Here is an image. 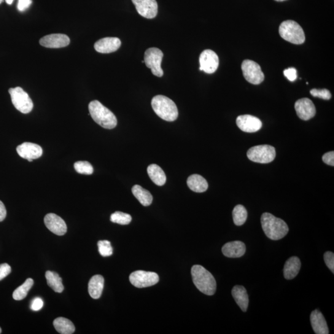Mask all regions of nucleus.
<instances>
[{"instance_id": "33", "label": "nucleus", "mask_w": 334, "mask_h": 334, "mask_svg": "<svg viewBox=\"0 0 334 334\" xmlns=\"http://www.w3.org/2000/svg\"><path fill=\"white\" fill-rule=\"evenodd\" d=\"M100 254L103 257H109L113 254V248L110 242L107 240L99 241L98 243Z\"/></svg>"}, {"instance_id": "17", "label": "nucleus", "mask_w": 334, "mask_h": 334, "mask_svg": "<svg viewBox=\"0 0 334 334\" xmlns=\"http://www.w3.org/2000/svg\"><path fill=\"white\" fill-rule=\"evenodd\" d=\"M40 44L43 47L49 48L65 47L70 43L68 36L65 34H53L48 35L40 39Z\"/></svg>"}, {"instance_id": "28", "label": "nucleus", "mask_w": 334, "mask_h": 334, "mask_svg": "<svg viewBox=\"0 0 334 334\" xmlns=\"http://www.w3.org/2000/svg\"><path fill=\"white\" fill-rule=\"evenodd\" d=\"M45 277L47 279V284L51 289L56 293L63 292L64 286L63 282H62V279L57 273L48 271L46 272Z\"/></svg>"}, {"instance_id": "38", "label": "nucleus", "mask_w": 334, "mask_h": 334, "mask_svg": "<svg viewBox=\"0 0 334 334\" xmlns=\"http://www.w3.org/2000/svg\"><path fill=\"white\" fill-rule=\"evenodd\" d=\"M44 306V301L40 298H34L32 301L31 308L32 311H38L42 308Z\"/></svg>"}, {"instance_id": "22", "label": "nucleus", "mask_w": 334, "mask_h": 334, "mask_svg": "<svg viewBox=\"0 0 334 334\" xmlns=\"http://www.w3.org/2000/svg\"><path fill=\"white\" fill-rule=\"evenodd\" d=\"M104 287V279L101 275H96L91 279L88 284V291L94 299H99L102 295Z\"/></svg>"}, {"instance_id": "24", "label": "nucleus", "mask_w": 334, "mask_h": 334, "mask_svg": "<svg viewBox=\"0 0 334 334\" xmlns=\"http://www.w3.org/2000/svg\"><path fill=\"white\" fill-rule=\"evenodd\" d=\"M187 185L191 190L196 193H204L208 189V183L201 175H191L187 180Z\"/></svg>"}, {"instance_id": "19", "label": "nucleus", "mask_w": 334, "mask_h": 334, "mask_svg": "<svg viewBox=\"0 0 334 334\" xmlns=\"http://www.w3.org/2000/svg\"><path fill=\"white\" fill-rule=\"evenodd\" d=\"M222 253L226 257L237 258L243 257L246 252V246L243 242L235 241L228 242L223 245Z\"/></svg>"}, {"instance_id": "23", "label": "nucleus", "mask_w": 334, "mask_h": 334, "mask_svg": "<svg viewBox=\"0 0 334 334\" xmlns=\"http://www.w3.org/2000/svg\"><path fill=\"white\" fill-rule=\"evenodd\" d=\"M301 261L298 257H291L286 261L284 268V276L285 279H294L300 272Z\"/></svg>"}, {"instance_id": "3", "label": "nucleus", "mask_w": 334, "mask_h": 334, "mask_svg": "<svg viewBox=\"0 0 334 334\" xmlns=\"http://www.w3.org/2000/svg\"><path fill=\"white\" fill-rule=\"evenodd\" d=\"M89 110L93 119L102 128L114 129L117 125V117L114 113L98 101H94L89 105Z\"/></svg>"}, {"instance_id": "43", "label": "nucleus", "mask_w": 334, "mask_h": 334, "mask_svg": "<svg viewBox=\"0 0 334 334\" xmlns=\"http://www.w3.org/2000/svg\"><path fill=\"white\" fill-rule=\"evenodd\" d=\"M275 1H276V2H284V1H286V0H275Z\"/></svg>"}, {"instance_id": "14", "label": "nucleus", "mask_w": 334, "mask_h": 334, "mask_svg": "<svg viewBox=\"0 0 334 334\" xmlns=\"http://www.w3.org/2000/svg\"><path fill=\"white\" fill-rule=\"evenodd\" d=\"M44 223L48 230L56 235L63 236L66 233L67 225L65 222L56 214L50 213L46 215Z\"/></svg>"}, {"instance_id": "21", "label": "nucleus", "mask_w": 334, "mask_h": 334, "mask_svg": "<svg viewBox=\"0 0 334 334\" xmlns=\"http://www.w3.org/2000/svg\"><path fill=\"white\" fill-rule=\"evenodd\" d=\"M234 300L243 312H246L248 307L249 298L246 289L241 285H236L231 291Z\"/></svg>"}, {"instance_id": "40", "label": "nucleus", "mask_w": 334, "mask_h": 334, "mask_svg": "<svg viewBox=\"0 0 334 334\" xmlns=\"http://www.w3.org/2000/svg\"><path fill=\"white\" fill-rule=\"evenodd\" d=\"M322 160L325 163L327 164V165L333 166L334 152L331 151L325 153V154L322 156Z\"/></svg>"}, {"instance_id": "7", "label": "nucleus", "mask_w": 334, "mask_h": 334, "mask_svg": "<svg viewBox=\"0 0 334 334\" xmlns=\"http://www.w3.org/2000/svg\"><path fill=\"white\" fill-rule=\"evenodd\" d=\"M276 149L269 145H261L250 148L247 156L250 160L260 163L272 162L276 157Z\"/></svg>"}, {"instance_id": "42", "label": "nucleus", "mask_w": 334, "mask_h": 334, "mask_svg": "<svg viewBox=\"0 0 334 334\" xmlns=\"http://www.w3.org/2000/svg\"><path fill=\"white\" fill-rule=\"evenodd\" d=\"M13 1H14V0H6L7 4L10 5L13 4Z\"/></svg>"}, {"instance_id": "15", "label": "nucleus", "mask_w": 334, "mask_h": 334, "mask_svg": "<svg viewBox=\"0 0 334 334\" xmlns=\"http://www.w3.org/2000/svg\"><path fill=\"white\" fill-rule=\"evenodd\" d=\"M16 150L20 157L25 158L29 161L39 158L43 154L42 148L39 145L32 142H24L18 145Z\"/></svg>"}, {"instance_id": "8", "label": "nucleus", "mask_w": 334, "mask_h": 334, "mask_svg": "<svg viewBox=\"0 0 334 334\" xmlns=\"http://www.w3.org/2000/svg\"><path fill=\"white\" fill-rule=\"evenodd\" d=\"M163 53L157 48H148L144 54V63L148 68L151 69L152 73L155 76L162 77L163 71L161 64Z\"/></svg>"}, {"instance_id": "30", "label": "nucleus", "mask_w": 334, "mask_h": 334, "mask_svg": "<svg viewBox=\"0 0 334 334\" xmlns=\"http://www.w3.org/2000/svg\"><path fill=\"white\" fill-rule=\"evenodd\" d=\"M232 215L234 223L237 226H241L246 221L247 212L243 206L237 205L233 209Z\"/></svg>"}, {"instance_id": "11", "label": "nucleus", "mask_w": 334, "mask_h": 334, "mask_svg": "<svg viewBox=\"0 0 334 334\" xmlns=\"http://www.w3.org/2000/svg\"><path fill=\"white\" fill-rule=\"evenodd\" d=\"M199 70L207 74L214 73L217 71L219 64V56L214 51L206 50L201 53L199 56Z\"/></svg>"}, {"instance_id": "26", "label": "nucleus", "mask_w": 334, "mask_h": 334, "mask_svg": "<svg viewBox=\"0 0 334 334\" xmlns=\"http://www.w3.org/2000/svg\"><path fill=\"white\" fill-rule=\"evenodd\" d=\"M132 193L139 203L144 206H149L152 204L153 197L149 191L144 189L139 185H134L132 188Z\"/></svg>"}, {"instance_id": "45", "label": "nucleus", "mask_w": 334, "mask_h": 334, "mask_svg": "<svg viewBox=\"0 0 334 334\" xmlns=\"http://www.w3.org/2000/svg\"><path fill=\"white\" fill-rule=\"evenodd\" d=\"M2 328H1V327H0V333H2Z\"/></svg>"}, {"instance_id": "4", "label": "nucleus", "mask_w": 334, "mask_h": 334, "mask_svg": "<svg viewBox=\"0 0 334 334\" xmlns=\"http://www.w3.org/2000/svg\"><path fill=\"white\" fill-rule=\"evenodd\" d=\"M151 105L155 114L166 122H174L179 117V110L176 104L167 97L161 95L155 96L152 100Z\"/></svg>"}, {"instance_id": "6", "label": "nucleus", "mask_w": 334, "mask_h": 334, "mask_svg": "<svg viewBox=\"0 0 334 334\" xmlns=\"http://www.w3.org/2000/svg\"><path fill=\"white\" fill-rule=\"evenodd\" d=\"M9 93L13 106L24 114H29L33 109L34 104L26 92L20 87L10 88Z\"/></svg>"}, {"instance_id": "32", "label": "nucleus", "mask_w": 334, "mask_h": 334, "mask_svg": "<svg viewBox=\"0 0 334 334\" xmlns=\"http://www.w3.org/2000/svg\"><path fill=\"white\" fill-rule=\"evenodd\" d=\"M75 171L78 174L83 175H92L94 172L93 166L87 161H78L74 165Z\"/></svg>"}, {"instance_id": "37", "label": "nucleus", "mask_w": 334, "mask_h": 334, "mask_svg": "<svg viewBox=\"0 0 334 334\" xmlns=\"http://www.w3.org/2000/svg\"><path fill=\"white\" fill-rule=\"evenodd\" d=\"M12 272V268L7 263L0 265V281L8 276Z\"/></svg>"}, {"instance_id": "34", "label": "nucleus", "mask_w": 334, "mask_h": 334, "mask_svg": "<svg viewBox=\"0 0 334 334\" xmlns=\"http://www.w3.org/2000/svg\"><path fill=\"white\" fill-rule=\"evenodd\" d=\"M310 93L311 96L314 98H318L324 100H330L331 99V94L329 91L326 89H323V90H317V89H313L311 90Z\"/></svg>"}, {"instance_id": "36", "label": "nucleus", "mask_w": 334, "mask_h": 334, "mask_svg": "<svg viewBox=\"0 0 334 334\" xmlns=\"http://www.w3.org/2000/svg\"><path fill=\"white\" fill-rule=\"evenodd\" d=\"M284 74L291 82L295 81L297 78V71L293 67L284 70Z\"/></svg>"}, {"instance_id": "1", "label": "nucleus", "mask_w": 334, "mask_h": 334, "mask_svg": "<svg viewBox=\"0 0 334 334\" xmlns=\"http://www.w3.org/2000/svg\"><path fill=\"white\" fill-rule=\"evenodd\" d=\"M261 221L263 230L269 239L279 240L289 233V229L287 223L270 213H264Z\"/></svg>"}, {"instance_id": "5", "label": "nucleus", "mask_w": 334, "mask_h": 334, "mask_svg": "<svg viewBox=\"0 0 334 334\" xmlns=\"http://www.w3.org/2000/svg\"><path fill=\"white\" fill-rule=\"evenodd\" d=\"M279 31L282 39L292 44L300 45L305 41V35L303 29L295 21H284L280 26Z\"/></svg>"}, {"instance_id": "31", "label": "nucleus", "mask_w": 334, "mask_h": 334, "mask_svg": "<svg viewBox=\"0 0 334 334\" xmlns=\"http://www.w3.org/2000/svg\"><path fill=\"white\" fill-rule=\"evenodd\" d=\"M132 217L130 215L122 212H115L111 215L110 220L113 223L120 225H128L131 222Z\"/></svg>"}, {"instance_id": "29", "label": "nucleus", "mask_w": 334, "mask_h": 334, "mask_svg": "<svg viewBox=\"0 0 334 334\" xmlns=\"http://www.w3.org/2000/svg\"><path fill=\"white\" fill-rule=\"evenodd\" d=\"M33 285V279L31 278L27 279L22 285L17 288L13 292V297L14 300L20 301L25 298L28 294L29 291L31 290Z\"/></svg>"}, {"instance_id": "18", "label": "nucleus", "mask_w": 334, "mask_h": 334, "mask_svg": "<svg viewBox=\"0 0 334 334\" xmlns=\"http://www.w3.org/2000/svg\"><path fill=\"white\" fill-rule=\"evenodd\" d=\"M122 42L117 37H105L98 40L94 44L97 52L101 53H110L119 49Z\"/></svg>"}, {"instance_id": "27", "label": "nucleus", "mask_w": 334, "mask_h": 334, "mask_svg": "<svg viewBox=\"0 0 334 334\" xmlns=\"http://www.w3.org/2000/svg\"><path fill=\"white\" fill-rule=\"evenodd\" d=\"M53 325L57 332L61 334H71L75 331V326L71 320L63 317L54 320Z\"/></svg>"}, {"instance_id": "25", "label": "nucleus", "mask_w": 334, "mask_h": 334, "mask_svg": "<svg viewBox=\"0 0 334 334\" xmlns=\"http://www.w3.org/2000/svg\"><path fill=\"white\" fill-rule=\"evenodd\" d=\"M147 174L150 179L155 185L161 187L166 182V175L162 169L156 164H151L147 167Z\"/></svg>"}, {"instance_id": "16", "label": "nucleus", "mask_w": 334, "mask_h": 334, "mask_svg": "<svg viewBox=\"0 0 334 334\" xmlns=\"http://www.w3.org/2000/svg\"><path fill=\"white\" fill-rule=\"evenodd\" d=\"M236 125L241 131L246 133H255L262 128L263 123L254 116L244 115L236 118Z\"/></svg>"}, {"instance_id": "35", "label": "nucleus", "mask_w": 334, "mask_h": 334, "mask_svg": "<svg viewBox=\"0 0 334 334\" xmlns=\"http://www.w3.org/2000/svg\"><path fill=\"white\" fill-rule=\"evenodd\" d=\"M324 259L325 265L334 273V254L332 252H327L324 253Z\"/></svg>"}, {"instance_id": "10", "label": "nucleus", "mask_w": 334, "mask_h": 334, "mask_svg": "<svg viewBox=\"0 0 334 334\" xmlns=\"http://www.w3.org/2000/svg\"><path fill=\"white\" fill-rule=\"evenodd\" d=\"M129 281L134 287L141 289L157 284L159 281V277L152 272L137 271L131 274Z\"/></svg>"}, {"instance_id": "12", "label": "nucleus", "mask_w": 334, "mask_h": 334, "mask_svg": "<svg viewBox=\"0 0 334 334\" xmlns=\"http://www.w3.org/2000/svg\"><path fill=\"white\" fill-rule=\"evenodd\" d=\"M137 13L145 18L153 19L158 13V5L156 0H132Z\"/></svg>"}, {"instance_id": "13", "label": "nucleus", "mask_w": 334, "mask_h": 334, "mask_svg": "<svg viewBox=\"0 0 334 334\" xmlns=\"http://www.w3.org/2000/svg\"><path fill=\"white\" fill-rule=\"evenodd\" d=\"M295 109L300 119L307 121L316 115V110L313 102L308 98H303L296 102Z\"/></svg>"}, {"instance_id": "39", "label": "nucleus", "mask_w": 334, "mask_h": 334, "mask_svg": "<svg viewBox=\"0 0 334 334\" xmlns=\"http://www.w3.org/2000/svg\"><path fill=\"white\" fill-rule=\"evenodd\" d=\"M32 4V0H19L18 4V10L20 12H25L28 10Z\"/></svg>"}, {"instance_id": "20", "label": "nucleus", "mask_w": 334, "mask_h": 334, "mask_svg": "<svg viewBox=\"0 0 334 334\" xmlns=\"http://www.w3.org/2000/svg\"><path fill=\"white\" fill-rule=\"evenodd\" d=\"M311 324L314 332L316 334H328V328L327 322L321 312L317 309L311 312Z\"/></svg>"}, {"instance_id": "41", "label": "nucleus", "mask_w": 334, "mask_h": 334, "mask_svg": "<svg viewBox=\"0 0 334 334\" xmlns=\"http://www.w3.org/2000/svg\"><path fill=\"white\" fill-rule=\"evenodd\" d=\"M7 216V209L3 202L0 201V222L4 221Z\"/></svg>"}, {"instance_id": "2", "label": "nucleus", "mask_w": 334, "mask_h": 334, "mask_svg": "<svg viewBox=\"0 0 334 334\" xmlns=\"http://www.w3.org/2000/svg\"><path fill=\"white\" fill-rule=\"evenodd\" d=\"M194 284L204 294L211 296L216 292L217 283L214 276L204 267L195 265L191 268Z\"/></svg>"}, {"instance_id": "44", "label": "nucleus", "mask_w": 334, "mask_h": 334, "mask_svg": "<svg viewBox=\"0 0 334 334\" xmlns=\"http://www.w3.org/2000/svg\"><path fill=\"white\" fill-rule=\"evenodd\" d=\"M3 2H4V0H0V4H1Z\"/></svg>"}, {"instance_id": "9", "label": "nucleus", "mask_w": 334, "mask_h": 334, "mask_svg": "<svg viewBox=\"0 0 334 334\" xmlns=\"http://www.w3.org/2000/svg\"><path fill=\"white\" fill-rule=\"evenodd\" d=\"M241 69L245 79L253 85H260L265 80V74L260 66L255 61L249 60L243 61Z\"/></svg>"}]
</instances>
